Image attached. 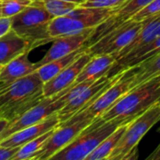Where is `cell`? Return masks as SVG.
<instances>
[{"instance_id": "484cf974", "label": "cell", "mask_w": 160, "mask_h": 160, "mask_svg": "<svg viewBox=\"0 0 160 160\" xmlns=\"http://www.w3.org/2000/svg\"><path fill=\"white\" fill-rule=\"evenodd\" d=\"M158 15H160V0H153L149 5L136 13L130 20L135 22H143Z\"/></svg>"}, {"instance_id": "83f0119b", "label": "cell", "mask_w": 160, "mask_h": 160, "mask_svg": "<svg viewBox=\"0 0 160 160\" xmlns=\"http://www.w3.org/2000/svg\"><path fill=\"white\" fill-rule=\"evenodd\" d=\"M20 147H5L0 145V160H12Z\"/></svg>"}, {"instance_id": "836d02e7", "label": "cell", "mask_w": 160, "mask_h": 160, "mask_svg": "<svg viewBox=\"0 0 160 160\" xmlns=\"http://www.w3.org/2000/svg\"><path fill=\"white\" fill-rule=\"evenodd\" d=\"M6 88H7V87H1V86H0V95H1V93H2Z\"/></svg>"}, {"instance_id": "d6a6232c", "label": "cell", "mask_w": 160, "mask_h": 160, "mask_svg": "<svg viewBox=\"0 0 160 160\" xmlns=\"http://www.w3.org/2000/svg\"><path fill=\"white\" fill-rule=\"evenodd\" d=\"M2 17V0H0V18Z\"/></svg>"}, {"instance_id": "ac0fdd59", "label": "cell", "mask_w": 160, "mask_h": 160, "mask_svg": "<svg viewBox=\"0 0 160 160\" xmlns=\"http://www.w3.org/2000/svg\"><path fill=\"white\" fill-rule=\"evenodd\" d=\"M115 62L116 58L112 54L93 55L78 75L74 84L89 80L97 81L103 76H106Z\"/></svg>"}, {"instance_id": "5b68a950", "label": "cell", "mask_w": 160, "mask_h": 160, "mask_svg": "<svg viewBox=\"0 0 160 160\" xmlns=\"http://www.w3.org/2000/svg\"><path fill=\"white\" fill-rule=\"evenodd\" d=\"M160 120V104L157 101L142 114L130 121L108 160L138 158V145L145 134Z\"/></svg>"}, {"instance_id": "e0dca14e", "label": "cell", "mask_w": 160, "mask_h": 160, "mask_svg": "<svg viewBox=\"0 0 160 160\" xmlns=\"http://www.w3.org/2000/svg\"><path fill=\"white\" fill-rule=\"evenodd\" d=\"M32 49L31 44L13 29L0 38V65L4 66Z\"/></svg>"}, {"instance_id": "7c38bea8", "label": "cell", "mask_w": 160, "mask_h": 160, "mask_svg": "<svg viewBox=\"0 0 160 160\" xmlns=\"http://www.w3.org/2000/svg\"><path fill=\"white\" fill-rule=\"evenodd\" d=\"M153 0H128L118 8H114V12L104 22L98 24L92 32L84 47H89L103 35L107 34L121 23L130 20L136 13L149 5Z\"/></svg>"}, {"instance_id": "ffe728a7", "label": "cell", "mask_w": 160, "mask_h": 160, "mask_svg": "<svg viewBox=\"0 0 160 160\" xmlns=\"http://www.w3.org/2000/svg\"><path fill=\"white\" fill-rule=\"evenodd\" d=\"M85 50H86V47H82L66 56H63V57L55 59L50 63H47V64L39 67L37 69V72L39 75L42 82H46L50 81L52 78H53L55 75H57L60 71H62L65 68H67L72 62H74Z\"/></svg>"}, {"instance_id": "52a82bcc", "label": "cell", "mask_w": 160, "mask_h": 160, "mask_svg": "<svg viewBox=\"0 0 160 160\" xmlns=\"http://www.w3.org/2000/svg\"><path fill=\"white\" fill-rule=\"evenodd\" d=\"M135 68H129L124 71L122 76L112 85H110L88 108L77 112L72 117L59 124L58 126H64L73 124L77 121L84 118H97L101 116L107 110H109L114 103H116L122 97L131 90L132 82L134 80Z\"/></svg>"}, {"instance_id": "277c9868", "label": "cell", "mask_w": 160, "mask_h": 160, "mask_svg": "<svg viewBox=\"0 0 160 160\" xmlns=\"http://www.w3.org/2000/svg\"><path fill=\"white\" fill-rule=\"evenodd\" d=\"M53 18L41 2L36 0L22 11L11 17V29L27 40L34 49L54 40L49 33V25Z\"/></svg>"}, {"instance_id": "2e32d148", "label": "cell", "mask_w": 160, "mask_h": 160, "mask_svg": "<svg viewBox=\"0 0 160 160\" xmlns=\"http://www.w3.org/2000/svg\"><path fill=\"white\" fill-rule=\"evenodd\" d=\"M29 52H30L22 53L2 67L0 71L1 87H8L15 81L37 70L36 64L32 63L28 58Z\"/></svg>"}, {"instance_id": "4316f807", "label": "cell", "mask_w": 160, "mask_h": 160, "mask_svg": "<svg viewBox=\"0 0 160 160\" xmlns=\"http://www.w3.org/2000/svg\"><path fill=\"white\" fill-rule=\"evenodd\" d=\"M128 0H86L82 7L89 8H118Z\"/></svg>"}, {"instance_id": "f1b7e54d", "label": "cell", "mask_w": 160, "mask_h": 160, "mask_svg": "<svg viewBox=\"0 0 160 160\" xmlns=\"http://www.w3.org/2000/svg\"><path fill=\"white\" fill-rule=\"evenodd\" d=\"M11 29V18L1 17L0 18V38L7 34Z\"/></svg>"}, {"instance_id": "8fae6325", "label": "cell", "mask_w": 160, "mask_h": 160, "mask_svg": "<svg viewBox=\"0 0 160 160\" xmlns=\"http://www.w3.org/2000/svg\"><path fill=\"white\" fill-rule=\"evenodd\" d=\"M94 118H84L73 124L58 126L42 148L36 154L33 160L51 159L53 155L69 144L87 126L93 122Z\"/></svg>"}, {"instance_id": "4fadbf2b", "label": "cell", "mask_w": 160, "mask_h": 160, "mask_svg": "<svg viewBox=\"0 0 160 160\" xmlns=\"http://www.w3.org/2000/svg\"><path fill=\"white\" fill-rule=\"evenodd\" d=\"M95 28H89L84 31H82L77 34L72 35H67L55 38L52 41V44L51 48L48 50V52L45 53V55L38 62L35 63L37 69L47 64L50 63L55 59L61 58L63 56H66L82 47H84L86 41L92 35V32Z\"/></svg>"}, {"instance_id": "f546056e", "label": "cell", "mask_w": 160, "mask_h": 160, "mask_svg": "<svg viewBox=\"0 0 160 160\" xmlns=\"http://www.w3.org/2000/svg\"><path fill=\"white\" fill-rule=\"evenodd\" d=\"M147 160H160V143L159 145L155 149L153 153L146 158Z\"/></svg>"}, {"instance_id": "30bf717a", "label": "cell", "mask_w": 160, "mask_h": 160, "mask_svg": "<svg viewBox=\"0 0 160 160\" xmlns=\"http://www.w3.org/2000/svg\"><path fill=\"white\" fill-rule=\"evenodd\" d=\"M125 70L115 74L112 78H109L107 76H103L102 78L97 80L94 82L91 85H89L87 88H85L83 91L79 93L77 96L72 98L70 100H68L66 105L58 111V118H59V124L64 123L70 117H72L77 112L88 108L90 105H92L96 99L113 82H115L124 73Z\"/></svg>"}, {"instance_id": "6da1fadb", "label": "cell", "mask_w": 160, "mask_h": 160, "mask_svg": "<svg viewBox=\"0 0 160 160\" xmlns=\"http://www.w3.org/2000/svg\"><path fill=\"white\" fill-rule=\"evenodd\" d=\"M43 84L36 70L8 85L0 95V118L12 121L40 102Z\"/></svg>"}, {"instance_id": "603a6c76", "label": "cell", "mask_w": 160, "mask_h": 160, "mask_svg": "<svg viewBox=\"0 0 160 160\" xmlns=\"http://www.w3.org/2000/svg\"><path fill=\"white\" fill-rule=\"evenodd\" d=\"M55 129V128H54ZM54 129L48 131L47 133L28 142L24 145L21 146L16 155L12 158V160H33V158L36 154L42 148L45 142L49 139V137L52 134Z\"/></svg>"}, {"instance_id": "cb8c5ba5", "label": "cell", "mask_w": 160, "mask_h": 160, "mask_svg": "<svg viewBox=\"0 0 160 160\" xmlns=\"http://www.w3.org/2000/svg\"><path fill=\"white\" fill-rule=\"evenodd\" d=\"M39 1L47 9V11L54 18L68 15L75 8L78 7V5L75 3L66 2L63 0H39Z\"/></svg>"}, {"instance_id": "1f68e13d", "label": "cell", "mask_w": 160, "mask_h": 160, "mask_svg": "<svg viewBox=\"0 0 160 160\" xmlns=\"http://www.w3.org/2000/svg\"><path fill=\"white\" fill-rule=\"evenodd\" d=\"M63 1L70 2V3H75V4H77L78 6H81V5H82L86 0H63Z\"/></svg>"}, {"instance_id": "ba28073f", "label": "cell", "mask_w": 160, "mask_h": 160, "mask_svg": "<svg viewBox=\"0 0 160 160\" xmlns=\"http://www.w3.org/2000/svg\"><path fill=\"white\" fill-rule=\"evenodd\" d=\"M71 87L72 85L54 96L44 98L40 102L25 112L23 114L12 121L8 122V125L0 133V142L15 132L20 131L27 127L38 124L52 114L58 112V111H60L68 102V99L67 93Z\"/></svg>"}, {"instance_id": "44dd1931", "label": "cell", "mask_w": 160, "mask_h": 160, "mask_svg": "<svg viewBox=\"0 0 160 160\" xmlns=\"http://www.w3.org/2000/svg\"><path fill=\"white\" fill-rule=\"evenodd\" d=\"M135 74L131 89L160 75V52L134 67Z\"/></svg>"}, {"instance_id": "e575fe53", "label": "cell", "mask_w": 160, "mask_h": 160, "mask_svg": "<svg viewBox=\"0 0 160 160\" xmlns=\"http://www.w3.org/2000/svg\"><path fill=\"white\" fill-rule=\"evenodd\" d=\"M2 67H3V66H1V65H0V71H1V69H2Z\"/></svg>"}, {"instance_id": "8d00e7d4", "label": "cell", "mask_w": 160, "mask_h": 160, "mask_svg": "<svg viewBox=\"0 0 160 160\" xmlns=\"http://www.w3.org/2000/svg\"><path fill=\"white\" fill-rule=\"evenodd\" d=\"M158 103H159V104H160V98H159V99H158Z\"/></svg>"}, {"instance_id": "74e56055", "label": "cell", "mask_w": 160, "mask_h": 160, "mask_svg": "<svg viewBox=\"0 0 160 160\" xmlns=\"http://www.w3.org/2000/svg\"><path fill=\"white\" fill-rule=\"evenodd\" d=\"M158 133H160V128H159V129H158Z\"/></svg>"}, {"instance_id": "3957f363", "label": "cell", "mask_w": 160, "mask_h": 160, "mask_svg": "<svg viewBox=\"0 0 160 160\" xmlns=\"http://www.w3.org/2000/svg\"><path fill=\"white\" fill-rule=\"evenodd\" d=\"M126 123L119 119L104 121L101 116H98L69 144L53 155L51 159L85 160L105 138L112 133L120 125Z\"/></svg>"}, {"instance_id": "d6986e66", "label": "cell", "mask_w": 160, "mask_h": 160, "mask_svg": "<svg viewBox=\"0 0 160 160\" xmlns=\"http://www.w3.org/2000/svg\"><path fill=\"white\" fill-rule=\"evenodd\" d=\"M142 29L140 30L138 36L135 38V39L128 45L125 49H123L121 52H119L117 54H115L116 60L124 57L128 53H129L132 51H135L150 42L155 40L160 37V15L156 16L154 18L147 19L142 22Z\"/></svg>"}, {"instance_id": "d4e9b609", "label": "cell", "mask_w": 160, "mask_h": 160, "mask_svg": "<svg viewBox=\"0 0 160 160\" xmlns=\"http://www.w3.org/2000/svg\"><path fill=\"white\" fill-rule=\"evenodd\" d=\"M31 4L29 0H2V17L11 18Z\"/></svg>"}, {"instance_id": "4dcf8cb0", "label": "cell", "mask_w": 160, "mask_h": 160, "mask_svg": "<svg viewBox=\"0 0 160 160\" xmlns=\"http://www.w3.org/2000/svg\"><path fill=\"white\" fill-rule=\"evenodd\" d=\"M8 121H7V120H5V119H2V118H0V133L3 131V129L6 128V126L8 125Z\"/></svg>"}, {"instance_id": "9a60e30c", "label": "cell", "mask_w": 160, "mask_h": 160, "mask_svg": "<svg viewBox=\"0 0 160 160\" xmlns=\"http://www.w3.org/2000/svg\"><path fill=\"white\" fill-rule=\"evenodd\" d=\"M59 125V118L57 112L52 114L44 121L27 127L20 131L13 133L8 138L0 142V145L5 147H21L28 142L47 133L48 131L54 129Z\"/></svg>"}, {"instance_id": "7a4b0ae2", "label": "cell", "mask_w": 160, "mask_h": 160, "mask_svg": "<svg viewBox=\"0 0 160 160\" xmlns=\"http://www.w3.org/2000/svg\"><path fill=\"white\" fill-rule=\"evenodd\" d=\"M160 98V75L131 89L102 115L104 121L119 119L130 122Z\"/></svg>"}, {"instance_id": "8992f818", "label": "cell", "mask_w": 160, "mask_h": 160, "mask_svg": "<svg viewBox=\"0 0 160 160\" xmlns=\"http://www.w3.org/2000/svg\"><path fill=\"white\" fill-rule=\"evenodd\" d=\"M114 8H89L78 6L68 15L55 17L49 25L52 38L77 34L89 28H95L112 15Z\"/></svg>"}, {"instance_id": "9c48e42d", "label": "cell", "mask_w": 160, "mask_h": 160, "mask_svg": "<svg viewBox=\"0 0 160 160\" xmlns=\"http://www.w3.org/2000/svg\"><path fill=\"white\" fill-rule=\"evenodd\" d=\"M142 23V22L128 20L103 35L95 43L87 47L86 52L92 56L98 54L115 55L135 39Z\"/></svg>"}, {"instance_id": "d590c367", "label": "cell", "mask_w": 160, "mask_h": 160, "mask_svg": "<svg viewBox=\"0 0 160 160\" xmlns=\"http://www.w3.org/2000/svg\"><path fill=\"white\" fill-rule=\"evenodd\" d=\"M29 1H32V2H34V1H36V0H29Z\"/></svg>"}, {"instance_id": "7402d4cb", "label": "cell", "mask_w": 160, "mask_h": 160, "mask_svg": "<svg viewBox=\"0 0 160 160\" xmlns=\"http://www.w3.org/2000/svg\"><path fill=\"white\" fill-rule=\"evenodd\" d=\"M128 123L120 125L112 133H111L107 138H105L100 144L86 158L85 160H102L109 158L113 149L122 138Z\"/></svg>"}, {"instance_id": "5bb4252c", "label": "cell", "mask_w": 160, "mask_h": 160, "mask_svg": "<svg viewBox=\"0 0 160 160\" xmlns=\"http://www.w3.org/2000/svg\"><path fill=\"white\" fill-rule=\"evenodd\" d=\"M92 55L86 50L70 65L65 68L57 75L43 84V94L45 98L54 96L59 92L73 85L78 75L82 70L84 66L89 62Z\"/></svg>"}]
</instances>
